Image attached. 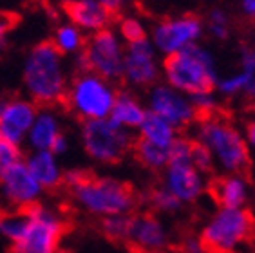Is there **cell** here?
Returning <instances> with one entry per match:
<instances>
[{"label": "cell", "instance_id": "d4e9b609", "mask_svg": "<svg viewBox=\"0 0 255 253\" xmlns=\"http://www.w3.org/2000/svg\"><path fill=\"white\" fill-rule=\"evenodd\" d=\"M27 223V212L25 210H7L0 214V234L11 244L22 235L24 226Z\"/></svg>", "mask_w": 255, "mask_h": 253}, {"label": "cell", "instance_id": "e575fe53", "mask_svg": "<svg viewBox=\"0 0 255 253\" xmlns=\"http://www.w3.org/2000/svg\"><path fill=\"white\" fill-rule=\"evenodd\" d=\"M11 29H13V16L9 13L0 11V51L7 44V36H9Z\"/></svg>", "mask_w": 255, "mask_h": 253}, {"label": "cell", "instance_id": "83f0119b", "mask_svg": "<svg viewBox=\"0 0 255 253\" xmlns=\"http://www.w3.org/2000/svg\"><path fill=\"white\" fill-rule=\"evenodd\" d=\"M130 223H132L130 214L105 217V219H102V232L111 241H128Z\"/></svg>", "mask_w": 255, "mask_h": 253}, {"label": "cell", "instance_id": "7bdbcfd3", "mask_svg": "<svg viewBox=\"0 0 255 253\" xmlns=\"http://www.w3.org/2000/svg\"><path fill=\"white\" fill-rule=\"evenodd\" d=\"M157 253H177V252H172V250H163V252H157Z\"/></svg>", "mask_w": 255, "mask_h": 253}, {"label": "cell", "instance_id": "74e56055", "mask_svg": "<svg viewBox=\"0 0 255 253\" xmlns=\"http://www.w3.org/2000/svg\"><path fill=\"white\" fill-rule=\"evenodd\" d=\"M239 5L246 18L255 20V0H239Z\"/></svg>", "mask_w": 255, "mask_h": 253}, {"label": "cell", "instance_id": "277c9868", "mask_svg": "<svg viewBox=\"0 0 255 253\" xmlns=\"http://www.w3.org/2000/svg\"><path fill=\"white\" fill-rule=\"evenodd\" d=\"M255 237V215L250 208L219 206L201 226L197 241L210 253H239Z\"/></svg>", "mask_w": 255, "mask_h": 253}, {"label": "cell", "instance_id": "30bf717a", "mask_svg": "<svg viewBox=\"0 0 255 253\" xmlns=\"http://www.w3.org/2000/svg\"><path fill=\"white\" fill-rule=\"evenodd\" d=\"M205 34V22L196 15H177L157 22L150 31V42L165 58L197 45Z\"/></svg>", "mask_w": 255, "mask_h": 253}, {"label": "cell", "instance_id": "3957f363", "mask_svg": "<svg viewBox=\"0 0 255 253\" xmlns=\"http://www.w3.org/2000/svg\"><path fill=\"white\" fill-rule=\"evenodd\" d=\"M73 203L82 212L93 217H113L127 215L136 206L134 190L114 177H91L85 175L78 185L69 188Z\"/></svg>", "mask_w": 255, "mask_h": 253}, {"label": "cell", "instance_id": "d6a6232c", "mask_svg": "<svg viewBox=\"0 0 255 253\" xmlns=\"http://www.w3.org/2000/svg\"><path fill=\"white\" fill-rule=\"evenodd\" d=\"M192 165L196 166L197 170L201 174L208 175L214 168H216V163H214V157L205 146L199 145V143L194 141V146H192Z\"/></svg>", "mask_w": 255, "mask_h": 253}, {"label": "cell", "instance_id": "4fadbf2b", "mask_svg": "<svg viewBox=\"0 0 255 253\" xmlns=\"http://www.w3.org/2000/svg\"><path fill=\"white\" fill-rule=\"evenodd\" d=\"M122 78L137 89H150L161 78V63L150 38H143L127 44L123 60Z\"/></svg>", "mask_w": 255, "mask_h": 253}, {"label": "cell", "instance_id": "e0dca14e", "mask_svg": "<svg viewBox=\"0 0 255 253\" xmlns=\"http://www.w3.org/2000/svg\"><path fill=\"white\" fill-rule=\"evenodd\" d=\"M212 195L225 208H248L254 188L245 174H223L212 185Z\"/></svg>", "mask_w": 255, "mask_h": 253}, {"label": "cell", "instance_id": "f546056e", "mask_svg": "<svg viewBox=\"0 0 255 253\" xmlns=\"http://www.w3.org/2000/svg\"><path fill=\"white\" fill-rule=\"evenodd\" d=\"M237 71L245 78V96L255 100V47H246L241 53V63Z\"/></svg>", "mask_w": 255, "mask_h": 253}, {"label": "cell", "instance_id": "1f68e13d", "mask_svg": "<svg viewBox=\"0 0 255 253\" xmlns=\"http://www.w3.org/2000/svg\"><path fill=\"white\" fill-rule=\"evenodd\" d=\"M216 91L223 98H236L241 96V94L245 96V78L241 76L239 71L221 76L216 82Z\"/></svg>", "mask_w": 255, "mask_h": 253}, {"label": "cell", "instance_id": "603a6c76", "mask_svg": "<svg viewBox=\"0 0 255 253\" xmlns=\"http://www.w3.org/2000/svg\"><path fill=\"white\" fill-rule=\"evenodd\" d=\"M85 33L80 27L73 24V22H64L60 24L53 33V40L51 44L58 49V53L64 56H78L85 47Z\"/></svg>", "mask_w": 255, "mask_h": 253}, {"label": "cell", "instance_id": "cb8c5ba5", "mask_svg": "<svg viewBox=\"0 0 255 253\" xmlns=\"http://www.w3.org/2000/svg\"><path fill=\"white\" fill-rule=\"evenodd\" d=\"M134 152H136V159L139 161L145 168H148V170L159 172L167 168L168 148L156 146V145H152V143L137 139L136 145H134Z\"/></svg>", "mask_w": 255, "mask_h": 253}, {"label": "cell", "instance_id": "5bb4252c", "mask_svg": "<svg viewBox=\"0 0 255 253\" xmlns=\"http://www.w3.org/2000/svg\"><path fill=\"white\" fill-rule=\"evenodd\" d=\"M161 186H165L181 205H192L205 195L206 175L197 170L192 161L168 163L163 170Z\"/></svg>", "mask_w": 255, "mask_h": 253}, {"label": "cell", "instance_id": "60d3db41", "mask_svg": "<svg viewBox=\"0 0 255 253\" xmlns=\"http://www.w3.org/2000/svg\"><path fill=\"white\" fill-rule=\"evenodd\" d=\"M54 2H58L60 5H64V7H67V5L74 4V2H78V0H54Z\"/></svg>", "mask_w": 255, "mask_h": 253}, {"label": "cell", "instance_id": "9a60e30c", "mask_svg": "<svg viewBox=\"0 0 255 253\" xmlns=\"http://www.w3.org/2000/svg\"><path fill=\"white\" fill-rule=\"evenodd\" d=\"M38 107L33 100L13 98L5 100V105L0 112V137L15 145H22L27 139Z\"/></svg>", "mask_w": 255, "mask_h": 253}, {"label": "cell", "instance_id": "836d02e7", "mask_svg": "<svg viewBox=\"0 0 255 253\" xmlns=\"http://www.w3.org/2000/svg\"><path fill=\"white\" fill-rule=\"evenodd\" d=\"M22 161V150H20V145L15 143H9L0 137V170L5 168V166H11Z\"/></svg>", "mask_w": 255, "mask_h": 253}, {"label": "cell", "instance_id": "6da1fadb", "mask_svg": "<svg viewBox=\"0 0 255 253\" xmlns=\"http://www.w3.org/2000/svg\"><path fill=\"white\" fill-rule=\"evenodd\" d=\"M22 82L36 105H56L64 102L69 87L65 56L51 42L34 45L24 60Z\"/></svg>", "mask_w": 255, "mask_h": 253}, {"label": "cell", "instance_id": "4316f807", "mask_svg": "<svg viewBox=\"0 0 255 253\" xmlns=\"http://www.w3.org/2000/svg\"><path fill=\"white\" fill-rule=\"evenodd\" d=\"M147 201L150 208L156 210L157 214H177L183 206L165 186H156L150 190Z\"/></svg>", "mask_w": 255, "mask_h": 253}, {"label": "cell", "instance_id": "d590c367", "mask_svg": "<svg viewBox=\"0 0 255 253\" xmlns=\"http://www.w3.org/2000/svg\"><path fill=\"white\" fill-rule=\"evenodd\" d=\"M98 2L105 7V9L111 11V13L114 15V13H120V11L125 9L130 0H98Z\"/></svg>", "mask_w": 255, "mask_h": 253}, {"label": "cell", "instance_id": "d6986e66", "mask_svg": "<svg viewBox=\"0 0 255 253\" xmlns=\"http://www.w3.org/2000/svg\"><path fill=\"white\" fill-rule=\"evenodd\" d=\"M25 165L44 190H54L64 185V168L60 159L51 150H31L25 157Z\"/></svg>", "mask_w": 255, "mask_h": 253}, {"label": "cell", "instance_id": "8fae6325", "mask_svg": "<svg viewBox=\"0 0 255 253\" xmlns=\"http://www.w3.org/2000/svg\"><path fill=\"white\" fill-rule=\"evenodd\" d=\"M42 195L44 188L33 177L24 159L0 170V199L11 210H27L38 205Z\"/></svg>", "mask_w": 255, "mask_h": 253}, {"label": "cell", "instance_id": "ba28073f", "mask_svg": "<svg viewBox=\"0 0 255 253\" xmlns=\"http://www.w3.org/2000/svg\"><path fill=\"white\" fill-rule=\"evenodd\" d=\"M125 47L127 45L120 38V34L109 27L89 36L84 51L74 56V65L80 73L91 71L109 82H116L123 74Z\"/></svg>", "mask_w": 255, "mask_h": 253}, {"label": "cell", "instance_id": "bcb514c9", "mask_svg": "<svg viewBox=\"0 0 255 253\" xmlns=\"http://www.w3.org/2000/svg\"><path fill=\"white\" fill-rule=\"evenodd\" d=\"M0 201H2V199H0Z\"/></svg>", "mask_w": 255, "mask_h": 253}, {"label": "cell", "instance_id": "ab89813d", "mask_svg": "<svg viewBox=\"0 0 255 253\" xmlns=\"http://www.w3.org/2000/svg\"><path fill=\"white\" fill-rule=\"evenodd\" d=\"M245 137H246V143H248V148L255 152V120H252V122L246 125Z\"/></svg>", "mask_w": 255, "mask_h": 253}, {"label": "cell", "instance_id": "7a4b0ae2", "mask_svg": "<svg viewBox=\"0 0 255 253\" xmlns=\"http://www.w3.org/2000/svg\"><path fill=\"white\" fill-rule=\"evenodd\" d=\"M194 141L210 152L216 168L223 174H245L250 165V148L245 134L219 114L197 120Z\"/></svg>", "mask_w": 255, "mask_h": 253}, {"label": "cell", "instance_id": "f6af8a7d", "mask_svg": "<svg viewBox=\"0 0 255 253\" xmlns=\"http://www.w3.org/2000/svg\"><path fill=\"white\" fill-rule=\"evenodd\" d=\"M252 253H255V250H254V252H252Z\"/></svg>", "mask_w": 255, "mask_h": 253}, {"label": "cell", "instance_id": "44dd1931", "mask_svg": "<svg viewBox=\"0 0 255 253\" xmlns=\"http://www.w3.org/2000/svg\"><path fill=\"white\" fill-rule=\"evenodd\" d=\"M147 105H143L141 100L132 93H118V98L114 102L111 111V120L125 130H137L147 116Z\"/></svg>", "mask_w": 255, "mask_h": 253}, {"label": "cell", "instance_id": "f35d334b", "mask_svg": "<svg viewBox=\"0 0 255 253\" xmlns=\"http://www.w3.org/2000/svg\"><path fill=\"white\" fill-rule=\"evenodd\" d=\"M67 148H69L67 137L62 134V136H60L58 139L53 143V146H51V152H53V154H56V156H62L64 152H67Z\"/></svg>", "mask_w": 255, "mask_h": 253}, {"label": "cell", "instance_id": "7c38bea8", "mask_svg": "<svg viewBox=\"0 0 255 253\" xmlns=\"http://www.w3.org/2000/svg\"><path fill=\"white\" fill-rule=\"evenodd\" d=\"M147 111L167 120L177 130L187 128L199 120L190 102V96L167 83H156L154 87L148 89Z\"/></svg>", "mask_w": 255, "mask_h": 253}, {"label": "cell", "instance_id": "9c48e42d", "mask_svg": "<svg viewBox=\"0 0 255 253\" xmlns=\"http://www.w3.org/2000/svg\"><path fill=\"white\" fill-rule=\"evenodd\" d=\"M80 136L89 157L103 165L118 163L132 146V134L118 126L111 118L84 122Z\"/></svg>", "mask_w": 255, "mask_h": 253}, {"label": "cell", "instance_id": "ffe728a7", "mask_svg": "<svg viewBox=\"0 0 255 253\" xmlns=\"http://www.w3.org/2000/svg\"><path fill=\"white\" fill-rule=\"evenodd\" d=\"M62 134L64 130H62V120L58 114L49 107L38 109V114L34 118L25 143L29 145L31 150H51L53 143Z\"/></svg>", "mask_w": 255, "mask_h": 253}, {"label": "cell", "instance_id": "484cf974", "mask_svg": "<svg viewBox=\"0 0 255 253\" xmlns=\"http://www.w3.org/2000/svg\"><path fill=\"white\" fill-rule=\"evenodd\" d=\"M205 31H208L212 38L216 40H226L230 36V31H232V20L228 16L225 9H212L206 16V22H205Z\"/></svg>", "mask_w": 255, "mask_h": 253}, {"label": "cell", "instance_id": "ac0fdd59", "mask_svg": "<svg viewBox=\"0 0 255 253\" xmlns=\"http://www.w3.org/2000/svg\"><path fill=\"white\" fill-rule=\"evenodd\" d=\"M65 11H67L69 22H73L76 27L89 34L109 29V25L113 22V13L105 9L98 0H78L67 5Z\"/></svg>", "mask_w": 255, "mask_h": 253}, {"label": "cell", "instance_id": "ee69618b", "mask_svg": "<svg viewBox=\"0 0 255 253\" xmlns=\"http://www.w3.org/2000/svg\"><path fill=\"white\" fill-rule=\"evenodd\" d=\"M56 253H71V252H67V250H62V248H60V250H58V252H56Z\"/></svg>", "mask_w": 255, "mask_h": 253}, {"label": "cell", "instance_id": "4dcf8cb0", "mask_svg": "<svg viewBox=\"0 0 255 253\" xmlns=\"http://www.w3.org/2000/svg\"><path fill=\"white\" fill-rule=\"evenodd\" d=\"M190 102L194 105V109H196L197 118L214 116V114H217V109H219V96L214 93V89L192 94Z\"/></svg>", "mask_w": 255, "mask_h": 253}, {"label": "cell", "instance_id": "2e32d148", "mask_svg": "<svg viewBox=\"0 0 255 253\" xmlns=\"http://www.w3.org/2000/svg\"><path fill=\"white\" fill-rule=\"evenodd\" d=\"M128 243L143 253H157L168 248L170 232L167 224L152 214L134 215L130 223Z\"/></svg>", "mask_w": 255, "mask_h": 253}, {"label": "cell", "instance_id": "b9f144b4", "mask_svg": "<svg viewBox=\"0 0 255 253\" xmlns=\"http://www.w3.org/2000/svg\"><path fill=\"white\" fill-rule=\"evenodd\" d=\"M4 105H5V100H2V98H0V112H2V109H4Z\"/></svg>", "mask_w": 255, "mask_h": 253}, {"label": "cell", "instance_id": "7402d4cb", "mask_svg": "<svg viewBox=\"0 0 255 253\" xmlns=\"http://www.w3.org/2000/svg\"><path fill=\"white\" fill-rule=\"evenodd\" d=\"M137 134L143 141L152 143L156 146H163V148H170L179 137V130L176 126L168 123L167 120L159 118L157 114H152V112H147L143 123L137 128Z\"/></svg>", "mask_w": 255, "mask_h": 253}, {"label": "cell", "instance_id": "8d00e7d4", "mask_svg": "<svg viewBox=\"0 0 255 253\" xmlns=\"http://www.w3.org/2000/svg\"><path fill=\"white\" fill-rule=\"evenodd\" d=\"M177 253H210V252L206 248H203L201 243L197 239H190V241H187V243L183 244V248Z\"/></svg>", "mask_w": 255, "mask_h": 253}, {"label": "cell", "instance_id": "52a82bcc", "mask_svg": "<svg viewBox=\"0 0 255 253\" xmlns=\"http://www.w3.org/2000/svg\"><path fill=\"white\" fill-rule=\"evenodd\" d=\"M24 232L11 244V253H56L65 234V219L58 210L34 205L25 210Z\"/></svg>", "mask_w": 255, "mask_h": 253}, {"label": "cell", "instance_id": "f1b7e54d", "mask_svg": "<svg viewBox=\"0 0 255 253\" xmlns=\"http://www.w3.org/2000/svg\"><path fill=\"white\" fill-rule=\"evenodd\" d=\"M116 33L120 34V38L127 44H132V42H137V40L147 38V25L143 20H139L137 16L132 15H125L118 24V31Z\"/></svg>", "mask_w": 255, "mask_h": 253}, {"label": "cell", "instance_id": "5b68a950", "mask_svg": "<svg viewBox=\"0 0 255 253\" xmlns=\"http://www.w3.org/2000/svg\"><path fill=\"white\" fill-rule=\"evenodd\" d=\"M161 76L167 85L188 96L214 89L219 78L214 54L199 44L167 56L161 65Z\"/></svg>", "mask_w": 255, "mask_h": 253}, {"label": "cell", "instance_id": "8992f818", "mask_svg": "<svg viewBox=\"0 0 255 253\" xmlns=\"http://www.w3.org/2000/svg\"><path fill=\"white\" fill-rule=\"evenodd\" d=\"M118 91L114 82L102 78L91 71H82L69 82L64 102L67 109L82 122H93L111 116Z\"/></svg>", "mask_w": 255, "mask_h": 253}]
</instances>
